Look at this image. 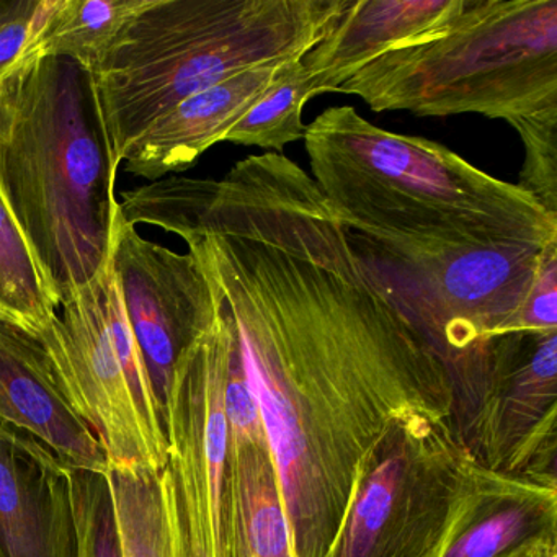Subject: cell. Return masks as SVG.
<instances>
[{
	"label": "cell",
	"mask_w": 557,
	"mask_h": 557,
	"mask_svg": "<svg viewBox=\"0 0 557 557\" xmlns=\"http://www.w3.org/2000/svg\"><path fill=\"white\" fill-rule=\"evenodd\" d=\"M311 178L355 249L443 342L513 327L557 216L445 146L332 107L306 126Z\"/></svg>",
	"instance_id": "6da1fadb"
},
{
	"label": "cell",
	"mask_w": 557,
	"mask_h": 557,
	"mask_svg": "<svg viewBox=\"0 0 557 557\" xmlns=\"http://www.w3.org/2000/svg\"><path fill=\"white\" fill-rule=\"evenodd\" d=\"M116 172L89 71L30 58L0 81V195L60 306L109 265Z\"/></svg>",
	"instance_id": "7a4b0ae2"
},
{
	"label": "cell",
	"mask_w": 557,
	"mask_h": 557,
	"mask_svg": "<svg viewBox=\"0 0 557 557\" xmlns=\"http://www.w3.org/2000/svg\"><path fill=\"white\" fill-rule=\"evenodd\" d=\"M350 0H151L90 71L113 165L169 110L236 74L301 61Z\"/></svg>",
	"instance_id": "3957f363"
},
{
	"label": "cell",
	"mask_w": 557,
	"mask_h": 557,
	"mask_svg": "<svg viewBox=\"0 0 557 557\" xmlns=\"http://www.w3.org/2000/svg\"><path fill=\"white\" fill-rule=\"evenodd\" d=\"M337 94L374 112L478 113L515 129L557 116V0H459L438 32L387 51Z\"/></svg>",
	"instance_id": "277c9868"
},
{
	"label": "cell",
	"mask_w": 557,
	"mask_h": 557,
	"mask_svg": "<svg viewBox=\"0 0 557 557\" xmlns=\"http://www.w3.org/2000/svg\"><path fill=\"white\" fill-rule=\"evenodd\" d=\"M214 299L216 318L178 360L164 412L168 465L181 498L191 557H230V429L224 413L230 325L216 295Z\"/></svg>",
	"instance_id": "5b68a950"
},
{
	"label": "cell",
	"mask_w": 557,
	"mask_h": 557,
	"mask_svg": "<svg viewBox=\"0 0 557 557\" xmlns=\"http://www.w3.org/2000/svg\"><path fill=\"white\" fill-rule=\"evenodd\" d=\"M37 338L71 406L96 433L109 469L139 466L162 471L169 458L152 442L133 399L107 331L99 276L64 299Z\"/></svg>",
	"instance_id": "8992f818"
},
{
	"label": "cell",
	"mask_w": 557,
	"mask_h": 557,
	"mask_svg": "<svg viewBox=\"0 0 557 557\" xmlns=\"http://www.w3.org/2000/svg\"><path fill=\"white\" fill-rule=\"evenodd\" d=\"M110 263L164 425L175 367L216 318L213 288L190 250L174 252L145 239L120 210Z\"/></svg>",
	"instance_id": "52a82bcc"
},
{
	"label": "cell",
	"mask_w": 557,
	"mask_h": 557,
	"mask_svg": "<svg viewBox=\"0 0 557 557\" xmlns=\"http://www.w3.org/2000/svg\"><path fill=\"white\" fill-rule=\"evenodd\" d=\"M0 557H79L71 468L0 422Z\"/></svg>",
	"instance_id": "ba28073f"
},
{
	"label": "cell",
	"mask_w": 557,
	"mask_h": 557,
	"mask_svg": "<svg viewBox=\"0 0 557 557\" xmlns=\"http://www.w3.org/2000/svg\"><path fill=\"white\" fill-rule=\"evenodd\" d=\"M0 422L44 443L64 465L109 472V459L61 389L35 335L0 318Z\"/></svg>",
	"instance_id": "9c48e42d"
},
{
	"label": "cell",
	"mask_w": 557,
	"mask_h": 557,
	"mask_svg": "<svg viewBox=\"0 0 557 557\" xmlns=\"http://www.w3.org/2000/svg\"><path fill=\"white\" fill-rule=\"evenodd\" d=\"M295 63L298 61L252 67L188 97L152 122L126 148L123 168L148 182L190 168L208 149L224 143L233 126Z\"/></svg>",
	"instance_id": "30bf717a"
},
{
	"label": "cell",
	"mask_w": 557,
	"mask_h": 557,
	"mask_svg": "<svg viewBox=\"0 0 557 557\" xmlns=\"http://www.w3.org/2000/svg\"><path fill=\"white\" fill-rule=\"evenodd\" d=\"M459 0H355L321 41L302 58L312 96L342 84L387 51L435 34Z\"/></svg>",
	"instance_id": "8fae6325"
},
{
	"label": "cell",
	"mask_w": 557,
	"mask_h": 557,
	"mask_svg": "<svg viewBox=\"0 0 557 557\" xmlns=\"http://www.w3.org/2000/svg\"><path fill=\"white\" fill-rule=\"evenodd\" d=\"M230 557H293L288 521L267 442H230Z\"/></svg>",
	"instance_id": "7c38bea8"
},
{
	"label": "cell",
	"mask_w": 557,
	"mask_h": 557,
	"mask_svg": "<svg viewBox=\"0 0 557 557\" xmlns=\"http://www.w3.org/2000/svg\"><path fill=\"white\" fill-rule=\"evenodd\" d=\"M122 557H191L181 498L162 471L122 466L107 472Z\"/></svg>",
	"instance_id": "4fadbf2b"
},
{
	"label": "cell",
	"mask_w": 557,
	"mask_h": 557,
	"mask_svg": "<svg viewBox=\"0 0 557 557\" xmlns=\"http://www.w3.org/2000/svg\"><path fill=\"white\" fill-rule=\"evenodd\" d=\"M151 0H51L22 61L67 58L92 71L120 32Z\"/></svg>",
	"instance_id": "5bb4252c"
},
{
	"label": "cell",
	"mask_w": 557,
	"mask_h": 557,
	"mask_svg": "<svg viewBox=\"0 0 557 557\" xmlns=\"http://www.w3.org/2000/svg\"><path fill=\"white\" fill-rule=\"evenodd\" d=\"M58 309L30 244L0 195V318L37 337Z\"/></svg>",
	"instance_id": "9a60e30c"
},
{
	"label": "cell",
	"mask_w": 557,
	"mask_h": 557,
	"mask_svg": "<svg viewBox=\"0 0 557 557\" xmlns=\"http://www.w3.org/2000/svg\"><path fill=\"white\" fill-rule=\"evenodd\" d=\"M311 81L301 61L293 64L267 96L233 126L224 143L280 152L292 143L302 141L306 125L302 110L312 99Z\"/></svg>",
	"instance_id": "2e32d148"
},
{
	"label": "cell",
	"mask_w": 557,
	"mask_h": 557,
	"mask_svg": "<svg viewBox=\"0 0 557 557\" xmlns=\"http://www.w3.org/2000/svg\"><path fill=\"white\" fill-rule=\"evenodd\" d=\"M406 461L400 455L384 458L364 479L351 505L344 543L338 557H370L393 513L394 502L404 478Z\"/></svg>",
	"instance_id": "e0dca14e"
},
{
	"label": "cell",
	"mask_w": 557,
	"mask_h": 557,
	"mask_svg": "<svg viewBox=\"0 0 557 557\" xmlns=\"http://www.w3.org/2000/svg\"><path fill=\"white\" fill-rule=\"evenodd\" d=\"M79 557H122L107 474L71 468Z\"/></svg>",
	"instance_id": "ac0fdd59"
},
{
	"label": "cell",
	"mask_w": 557,
	"mask_h": 557,
	"mask_svg": "<svg viewBox=\"0 0 557 557\" xmlns=\"http://www.w3.org/2000/svg\"><path fill=\"white\" fill-rule=\"evenodd\" d=\"M524 146L520 184L547 213L557 216V116L518 129Z\"/></svg>",
	"instance_id": "d6986e66"
},
{
	"label": "cell",
	"mask_w": 557,
	"mask_h": 557,
	"mask_svg": "<svg viewBox=\"0 0 557 557\" xmlns=\"http://www.w3.org/2000/svg\"><path fill=\"white\" fill-rule=\"evenodd\" d=\"M50 5L51 0H0V81L21 63Z\"/></svg>",
	"instance_id": "ffe728a7"
},
{
	"label": "cell",
	"mask_w": 557,
	"mask_h": 557,
	"mask_svg": "<svg viewBox=\"0 0 557 557\" xmlns=\"http://www.w3.org/2000/svg\"><path fill=\"white\" fill-rule=\"evenodd\" d=\"M523 508L510 507L497 511L475 524L446 549L443 557H495L510 547L527 530Z\"/></svg>",
	"instance_id": "44dd1931"
},
{
	"label": "cell",
	"mask_w": 557,
	"mask_h": 557,
	"mask_svg": "<svg viewBox=\"0 0 557 557\" xmlns=\"http://www.w3.org/2000/svg\"><path fill=\"white\" fill-rule=\"evenodd\" d=\"M521 331L531 335L557 332V250L541 267L521 315Z\"/></svg>",
	"instance_id": "7402d4cb"
}]
</instances>
